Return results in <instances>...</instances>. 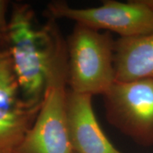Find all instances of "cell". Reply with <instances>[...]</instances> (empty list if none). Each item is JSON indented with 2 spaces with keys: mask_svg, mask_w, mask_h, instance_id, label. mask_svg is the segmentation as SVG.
<instances>
[{
  "mask_svg": "<svg viewBox=\"0 0 153 153\" xmlns=\"http://www.w3.org/2000/svg\"><path fill=\"white\" fill-rule=\"evenodd\" d=\"M116 82L153 79V32L115 41Z\"/></svg>",
  "mask_w": 153,
  "mask_h": 153,
  "instance_id": "8",
  "label": "cell"
},
{
  "mask_svg": "<svg viewBox=\"0 0 153 153\" xmlns=\"http://www.w3.org/2000/svg\"><path fill=\"white\" fill-rule=\"evenodd\" d=\"M33 9L26 4H14L7 43L23 98L32 104L43 102L47 76L58 27L50 19L38 28Z\"/></svg>",
  "mask_w": 153,
  "mask_h": 153,
  "instance_id": "1",
  "label": "cell"
},
{
  "mask_svg": "<svg viewBox=\"0 0 153 153\" xmlns=\"http://www.w3.org/2000/svg\"><path fill=\"white\" fill-rule=\"evenodd\" d=\"M68 45L57 41L47 76L41 109L22 142L12 153H73L67 120Z\"/></svg>",
  "mask_w": 153,
  "mask_h": 153,
  "instance_id": "2",
  "label": "cell"
},
{
  "mask_svg": "<svg viewBox=\"0 0 153 153\" xmlns=\"http://www.w3.org/2000/svg\"><path fill=\"white\" fill-rule=\"evenodd\" d=\"M91 99V95L68 90L67 120L72 150L77 153H120L99 126Z\"/></svg>",
  "mask_w": 153,
  "mask_h": 153,
  "instance_id": "7",
  "label": "cell"
},
{
  "mask_svg": "<svg viewBox=\"0 0 153 153\" xmlns=\"http://www.w3.org/2000/svg\"><path fill=\"white\" fill-rule=\"evenodd\" d=\"M8 4V1L0 0V33L5 36H7L9 26V22H7L6 19Z\"/></svg>",
  "mask_w": 153,
  "mask_h": 153,
  "instance_id": "9",
  "label": "cell"
},
{
  "mask_svg": "<svg viewBox=\"0 0 153 153\" xmlns=\"http://www.w3.org/2000/svg\"><path fill=\"white\" fill-rule=\"evenodd\" d=\"M23 98L7 45L0 48V153H12L41 109Z\"/></svg>",
  "mask_w": 153,
  "mask_h": 153,
  "instance_id": "6",
  "label": "cell"
},
{
  "mask_svg": "<svg viewBox=\"0 0 153 153\" xmlns=\"http://www.w3.org/2000/svg\"><path fill=\"white\" fill-rule=\"evenodd\" d=\"M47 12L50 19H68L94 29L114 32L120 38L153 32V11L140 0L126 3L109 0L104 1L100 7L85 9L74 8L64 1H55L48 4Z\"/></svg>",
  "mask_w": 153,
  "mask_h": 153,
  "instance_id": "4",
  "label": "cell"
},
{
  "mask_svg": "<svg viewBox=\"0 0 153 153\" xmlns=\"http://www.w3.org/2000/svg\"><path fill=\"white\" fill-rule=\"evenodd\" d=\"M140 1L143 4H145L149 9L153 11V0H140Z\"/></svg>",
  "mask_w": 153,
  "mask_h": 153,
  "instance_id": "11",
  "label": "cell"
},
{
  "mask_svg": "<svg viewBox=\"0 0 153 153\" xmlns=\"http://www.w3.org/2000/svg\"><path fill=\"white\" fill-rule=\"evenodd\" d=\"M104 96L111 125L141 145H153V79L116 82Z\"/></svg>",
  "mask_w": 153,
  "mask_h": 153,
  "instance_id": "5",
  "label": "cell"
},
{
  "mask_svg": "<svg viewBox=\"0 0 153 153\" xmlns=\"http://www.w3.org/2000/svg\"><path fill=\"white\" fill-rule=\"evenodd\" d=\"M114 47L110 32L76 24L68 41L70 89L91 96L105 94L116 82Z\"/></svg>",
  "mask_w": 153,
  "mask_h": 153,
  "instance_id": "3",
  "label": "cell"
},
{
  "mask_svg": "<svg viewBox=\"0 0 153 153\" xmlns=\"http://www.w3.org/2000/svg\"><path fill=\"white\" fill-rule=\"evenodd\" d=\"M73 153H77V152H74V151H73Z\"/></svg>",
  "mask_w": 153,
  "mask_h": 153,
  "instance_id": "12",
  "label": "cell"
},
{
  "mask_svg": "<svg viewBox=\"0 0 153 153\" xmlns=\"http://www.w3.org/2000/svg\"><path fill=\"white\" fill-rule=\"evenodd\" d=\"M7 45V36L0 33V48Z\"/></svg>",
  "mask_w": 153,
  "mask_h": 153,
  "instance_id": "10",
  "label": "cell"
}]
</instances>
